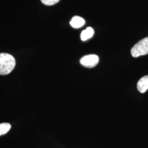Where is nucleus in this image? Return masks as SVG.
I'll use <instances>...</instances> for the list:
<instances>
[{
    "mask_svg": "<svg viewBox=\"0 0 148 148\" xmlns=\"http://www.w3.org/2000/svg\"><path fill=\"white\" fill-rule=\"evenodd\" d=\"M137 88L139 92L144 93L148 89V75L143 76L138 81Z\"/></svg>",
    "mask_w": 148,
    "mask_h": 148,
    "instance_id": "20e7f679",
    "label": "nucleus"
},
{
    "mask_svg": "<svg viewBox=\"0 0 148 148\" xmlns=\"http://www.w3.org/2000/svg\"><path fill=\"white\" fill-rule=\"evenodd\" d=\"M11 128V125L8 123H2L0 124V136L8 132Z\"/></svg>",
    "mask_w": 148,
    "mask_h": 148,
    "instance_id": "0eeeda50",
    "label": "nucleus"
},
{
    "mask_svg": "<svg viewBox=\"0 0 148 148\" xmlns=\"http://www.w3.org/2000/svg\"><path fill=\"white\" fill-rule=\"evenodd\" d=\"M16 66V60L8 53H0V75L10 74Z\"/></svg>",
    "mask_w": 148,
    "mask_h": 148,
    "instance_id": "f257e3e1",
    "label": "nucleus"
},
{
    "mask_svg": "<svg viewBox=\"0 0 148 148\" xmlns=\"http://www.w3.org/2000/svg\"><path fill=\"white\" fill-rule=\"evenodd\" d=\"M99 62V57L95 54L85 56L80 59L81 64L86 68H93Z\"/></svg>",
    "mask_w": 148,
    "mask_h": 148,
    "instance_id": "7ed1b4c3",
    "label": "nucleus"
},
{
    "mask_svg": "<svg viewBox=\"0 0 148 148\" xmlns=\"http://www.w3.org/2000/svg\"><path fill=\"white\" fill-rule=\"evenodd\" d=\"M131 53L134 58L148 54V37L143 38L137 43L132 48Z\"/></svg>",
    "mask_w": 148,
    "mask_h": 148,
    "instance_id": "f03ea898",
    "label": "nucleus"
},
{
    "mask_svg": "<svg viewBox=\"0 0 148 148\" xmlns=\"http://www.w3.org/2000/svg\"><path fill=\"white\" fill-rule=\"evenodd\" d=\"M94 34V30L91 27H88L86 29L81 32V38L82 41H86L93 36Z\"/></svg>",
    "mask_w": 148,
    "mask_h": 148,
    "instance_id": "423d86ee",
    "label": "nucleus"
},
{
    "mask_svg": "<svg viewBox=\"0 0 148 148\" xmlns=\"http://www.w3.org/2000/svg\"><path fill=\"white\" fill-rule=\"evenodd\" d=\"M42 3L47 5H52L57 3L60 0H41Z\"/></svg>",
    "mask_w": 148,
    "mask_h": 148,
    "instance_id": "6e6552de",
    "label": "nucleus"
},
{
    "mask_svg": "<svg viewBox=\"0 0 148 148\" xmlns=\"http://www.w3.org/2000/svg\"><path fill=\"white\" fill-rule=\"evenodd\" d=\"M85 24V21L82 17L79 16H74L70 21V24L71 26L77 29L84 25Z\"/></svg>",
    "mask_w": 148,
    "mask_h": 148,
    "instance_id": "39448f33",
    "label": "nucleus"
}]
</instances>
